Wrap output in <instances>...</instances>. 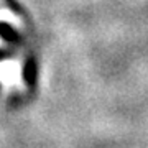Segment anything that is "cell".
Returning a JSON list of instances; mask_svg holds the SVG:
<instances>
[{"mask_svg":"<svg viewBox=\"0 0 148 148\" xmlns=\"http://www.w3.org/2000/svg\"><path fill=\"white\" fill-rule=\"evenodd\" d=\"M0 36L7 40V41H12V43H18L20 41V38L16 35V32L13 28H10L7 23H0Z\"/></svg>","mask_w":148,"mask_h":148,"instance_id":"obj_2","label":"cell"},{"mask_svg":"<svg viewBox=\"0 0 148 148\" xmlns=\"http://www.w3.org/2000/svg\"><path fill=\"white\" fill-rule=\"evenodd\" d=\"M7 3H8V5L12 7V8H13V10H16V12H20V7L16 5L15 2H13V0H7Z\"/></svg>","mask_w":148,"mask_h":148,"instance_id":"obj_3","label":"cell"},{"mask_svg":"<svg viewBox=\"0 0 148 148\" xmlns=\"http://www.w3.org/2000/svg\"><path fill=\"white\" fill-rule=\"evenodd\" d=\"M23 79L27 81L28 86H35L36 82V63L33 58H28L23 66Z\"/></svg>","mask_w":148,"mask_h":148,"instance_id":"obj_1","label":"cell"}]
</instances>
